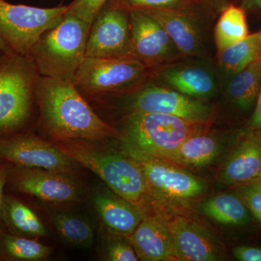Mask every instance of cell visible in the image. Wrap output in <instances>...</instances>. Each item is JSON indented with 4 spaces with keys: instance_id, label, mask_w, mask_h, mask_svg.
Returning <instances> with one entry per match:
<instances>
[{
    "instance_id": "obj_1",
    "label": "cell",
    "mask_w": 261,
    "mask_h": 261,
    "mask_svg": "<svg viewBox=\"0 0 261 261\" xmlns=\"http://www.w3.org/2000/svg\"><path fill=\"white\" fill-rule=\"evenodd\" d=\"M37 83L43 121L53 137L61 141H99L116 135L71 81L42 77Z\"/></svg>"
},
{
    "instance_id": "obj_2",
    "label": "cell",
    "mask_w": 261,
    "mask_h": 261,
    "mask_svg": "<svg viewBox=\"0 0 261 261\" xmlns=\"http://www.w3.org/2000/svg\"><path fill=\"white\" fill-rule=\"evenodd\" d=\"M91 25L70 13L44 33L34 44L29 58L42 77L73 82L86 57Z\"/></svg>"
},
{
    "instance_id": "obj_3",
    "label": "cell",
    "mask_w": 261,
    "mask_h": 261,
    "mask_svg": "<svg viewBox=\"0 0 261 261\" xmlns=\"http://www.w3.org/2000/svg\"><path fill=\"white\" fill-rule=\"evenodd\" d=\"M58 147L102 178L116 195L137 205L149 186L139 165L126 154L104 150L84 140L62 141Z\"/></svg>"
},
{
    "instance_id": "obj_4",
    "label": "cell",
    "mask_w": 261,
    "mask_h": 261,
    "mask_svg": "<svg viewBox=\"0 0 261 261\" xmlns=\"http://www.w3.org/2000/svg\"><path fill=\"white\" fill-rule=\"evenodd\" d=\"M200 125L162 113L132 112L127 118L124 142L167 159L187 138L200 132Z\"/></svg>"
},
{
    "instance_id": "obj_5",
    "label": "cell",
    "mask_w": 261,
    "mask_h": 261,
    "mask_svg": "<svg viewBox=\"0 0 261 261\" xmlns=\"http://www.w3.org/2000/svg\"><path fill=\"white\" fill-rule=\"evenodd\" d=\"M37 73L29 57L14 51L0 57V133L14 130L28 119Z\"/></svg>"
},
{
    "instance_id": "obj_6",
    "label": "cell",
    "mask_w": 261,
    "mask_h": 261,
    "mask_svg": "<svg viewBox=\"0 0 261 261\" xmlns=\"http://www.w3.org/2000/svg\"><path fill=\"white\" fill-rule=\"evenodd\" d=\"M68 10V5L41 8L0 0V37L12 51L29 57L39 38L61 23Z\"/></svg>"
},
{
    "instance_id": "obj_7",
    "label": "cell",
    "mask_w": 261,
    "mask_h": 261,
    "mask_svg": "<svg viewBox=\"0 0 261 261\" xmlns=\"http://www.w3.org/2000/svg\"><path fill=\"white\" fill-rule=\"evenodd\" d=\"M147 66L136 58L85 57L73 82L77 89L92 94L122 90L140 83Z\"/></svg>"
},
{
    "instance_id": "obj_8",
    "label": "cell",
    "mask_w": 261,
    "mask_h": 261,
    "mask_svg": "<svg viewBox=\"0 0 261 261\" xmlns=\"http://www.w3.org/2000/svg\"><path fill=\"white\" fill-rule=\"evenodd\" d=\"M86 57L99 58H135L132 51L129 11L108 3L91 25Z\"/></svg>"
},
{
    "instance_id": "obj_9",
    "label": "cell",
    "mask_w": 261,
    "mask_h": 261,
    "mask_svg": "<svg viewBox=\"0 0 261 261\" xmlns=\"http://www.w3.org/2000/svg\"><path fill=\"white\" fill-rule=\"evenodd\" d=\"M123 153L142 169L149 187L174 199H188L203 191L202 182L186 171L123 142Z\"/></svg>"
},
{
    "instance_id": "obj_10",
    "label": "cell",
    "mask_w": 261,
    "mask_h": 261,
    "mask_svg": "<svg viewBox=\"0 0 261 261\" xmlns=\"http://www.w3.org/2000/svg\"><path fill=\"white\" fill-rule=\"evenodd\" d=\"M130 108L132 112L162 113L198 124L208 121L212 115L211 106L202 99L154 85L137 92L132 98Z\"/></svg>"
},
{
    "instance_id": "obj_11",
    "label": "cell",
    "mask_w": 261,
    "mask_h": 261,
    "mask_svg": "<svg viewBox=\"0 0 261 261\" xmlns=\"http://www.w3.org/2000/svg\"><path fill=\"white\" fill-rule=\"evenodd\" d=\"M0 159L20 167L67 174L74 171L77 163L58 146L27 135L0 140Z\"/></svg>"
},
{
    "instance_id": "obj_12",
    "label": "cell",
    "mask_w": 261,
    "mask_h": 261,
    "mask_svg": "<svg viewBox=\"0 0 261 261\" xmlns=\"http://www.w3.org/2000/svg\"><path fill=\"white\" fill-rule=\"evenodd\" d=\"M128 11L135 58L150 66L168 63L180 54L167 33L152 17L143 10Z\"/></svg>"
},
{
    "instance_id": "obj_13",
    "label": "cell",
    "mask_w": 261,
    "mask_h": 261,
    "mask_svg": "<svg viewBox=\"0 0 261 261\" xmlns=\"http://www.w3.org/2000/svg\"><path fill=\"white\" fill-rule=\"evenodd\" d=\"M15 190L53 203H70L80 197L78 185L67 173L20 167L9 173Z\"/></svg>"
},
{
    "instance_id": "obj_14",
    "label": "cell",
    "mask_w": 261,
    "mask_h": 261,
    "mask_svg": "<svg viewBox=\"0 0 261 261\" xmlns=\"http://www.w3.org/2000/svg\"><path fill=\"white\" fill-rule=\"evenodd\" d=\"M159 79L173 90L197 99H208L217 91L214 69L199 62L167 65L160 70Z\"/></svg>"
},
{
    "instance_id": "obj_15",
    "label": "cell",
    "mask_w": 261,
    "mask_h": 261,
    "mask_svg": "<svg viewBox=\"0 0 261 261\" xmlns=\"http://www.w3.org/2000/svg\"><path fill=\"white\" fill-rule=\"evenodd\" d=\"M178 260H217L220 247L210 233L193 221L175 218L168 224Z\"/></svg>"
},
{
    "instance_id": "obj_16",
    "label": "cell",
    "mask_w": 261,
    "mask_h": 261,
    "mask_svg": "<svg viewBox=\"0 0 261 261\" xmlns=\"http://www.w3.org/2000/svg\"><path fill=\"white\" fill-rule=\"evenodd\" d=\"M145 11L164 29L180 54L201 57L205 51V38L199 24L190 15L176 9H147Z\"/></svg>"
},
{
    "instance_id": "obj_17",
    "label": "cell",
    "mask_w": 261,
    "mask_h": 261,
    "mask_svg": "<svg viewBox=\"0 0 261 261\" xmlns=\"http://www.w3.org/2000/svg\"><path fill=\"white\" fill-rule=\"evenodd\" d=\"M132 241L139 258L162 261L176 258L172 236L168 225L159 220L142 219L132 234Z\"/></svg>"
},
{
    "instance_id": "obj_18",
    "label": "cell",
    "mask_w": 261,
    "mask_h": 261,
    "mask_svg": "<svg viewBox=\"0 0 261 261\" xmlns=\"http://www.w3.org/2000/svg\"><path fill=\"white\" fill-rule=\"evenodd\" d=\"M261 170V137L249 136L242 141L224 163L219 178L226 185L250 183Z\"/></svg>"
},
{
    "instance_id": "obj_19",
    "label": "cell",
    "mask_w": 261,
    "mask_h": 261,
    "mask_svg": "<svg viewBox=\"0 0 261 261\" xmlns=\"http://www.w3.org/2000/svg\"><path fill=\"white\" fill-rule=\"evenodd\" d=\"M94 204L105 224L122 234H132L143 219L138 209L121 197L98 192L94 195Z\"/></svg>"
},
{
    "instance_id": "obj_20",
    "label": "cell",
    "mask_w": 261,
    "mask_h": 261,
    "mask_svg": "<svg viewBox=\"0 0 261 261\" xmlns=\"http://www.w3.org/2000/svg\"><path fill=\"white\" fill-rule=\"evenodd\" d=\"M219 149L216 137L197 132L187 138L167 159L178 164L200 167L212 162Z\"/></svg>"
},
{
    "instance_id": "obj_21",
    "label": "cell",
    "mask_w": 261,
    "mask_h": 261,
    "mask_svg": "<svg viewBox=\"0 0 261 261\" xmlns=\"http://www.w3.org/2000/svg\"><path fill=\"white\" fill-rule=\"evenodd\" d=\"M261 89V58L238 73L231 75L227 85V94L231 102L246 111L252 107Z\"/></svg>"
},
{
    "instance_id": "obj_22",
    "label": "cell",
    "mask_w": 261,
    "mask_h": 261,
    "mask_svg": "<svg viewBox=\"0 0 261 261\" xmlns=\"http://www.w3.org/2000/svg\"><path fill=\"white\" fill-rule=\"evenodd\" d=\"M261 58V32L248 35L240 42L219 51L221 68L233 75Z\"/></svg>"
},
{
    "instance_id": "obj_23",
    "label": "cell",
    "mask_w": 261,
    "mask_h": 261,
    "mask_svg": "<svg viewBox=\"0 0 261 261\" xmlns=\"http://www.w3.org/2000/svg\"><path fill=\"white\" fill-rule=\"evenodd\" d=\"M202 213L219 224L240 226L248 221V209L243 200L231 194H222L208 199L201 205Z\"/></svg>"
},
{
    "instance_id": "obj_24",
    "label": "cell",
    "mask_w": 261,
    "mask_h": 261,
    "mask_svg": "<svg viewBox=\"0 0 261 261\" xmlns=\"http://www.w3.org/2000/svg\"><path fill=\"white\" fill-rule=\"evenodd\" d=\"M248 35L245 11L243 8L229 5L223 12L215 28V40L218 50H222Z\"/></svg>"
},
{
    "instance_id": "obj_25",
    "label": "cell",
    "mask_w": 261,
    "mask_h": 261,
    "mask_svg": "<svg viewBox=\"0 0 261 261\" xmlns=\"http://www.w3.org/2000/svg\"><path fill=\"white\" fill-rule=\"evenodd\" d=\"M3 214L8 224L18 232L34 237L47 234V230L34 211L13 197L3 200Z\"/></svg>"
},
{
    "instance_id": "obj_26",
    "label": "cell",
    "mask_w": 261,
    "mask_h": 261,
    "mask_svg": "<svg viewBox=\"0 0 261 261\" xmlns=\"http://www.w3.org/2000/svg\"><path fill=\"white\" fill-rule=\"evenodd\" d=\"M53 224L62 238L72 245L88 248L93 244L92 226L80 218L71 215L57 214L53 218Z\"/></svg>"
},
{
    "instance_id": "obj_27",
    "label": "cell",
    "mask_w": 261,
    "mask_h": 261,
    "mask_svg": "<svg viewBox=\"0 0 261 261\" xmlns=\"http://www.w3.org/2000/svg\"><path fill=\"white\" fill-rule=\"evenodd\" d=\"M1 246L7 256L15 260H42L50 255L51 252L47 245L35 240L8 234L2 238Z\"/></svg>"
},
{
    "instance_id": "obj_28",
    "label": "cell",
    "mask_w": 261,
    "mask_h": 261,
    "mask_svg": "<svg viewBox=\"0 0 261 261\" xmlns=\"http://www.w3.org/2000/svg\"><path fill=\"white\" fill-rule=\"evenodd\" d=\"M108 0H74L68 5V13L92 25L98 13Z\"/></svg>"
},
{
    "instance_id": "obj_29",
    "label": "cell",
    "mask_w": 261,
    "mask_h": 261,
    "mask_svg": "<svg viewBox=\"0 0 261 261\" xmlns=\"http://www.w3.org/2000/svg\"><path fill=\"white\" fill-rule=\"evenodd\" d=\"M239 194L247 209L261 222V185L249 183L240 186Z\"/></svg>"
},
{
    "instance_id": "obj_30",
    "label": "cell",
    "mask_w": 261,
    "mask_h": 261,
    "mask_svg": "<svg viewBox=\"0 0 261 261\" xmlns=\"http://www.w3.org/2000/svg\"><path fill=\"white\" fill-rule=\"evenodd\" d=\"M186 0H119L118 5L127 10L176 9Z\"/></svg>"
},
{
    "instance_id": "obj_31",
    "label": "cell",
    "mask_w": 261,
    "mask_h": 261,
    "mask_svg": "<svg viewBox=\"0 0 261 261\" xmlns=\"http://www.w3.org/2000/svg\"><path fill=\"white\" fill-rule=\"evenodd\" d=\"M108 260L112 261H137L138 256L135 250L123 242H113L107 249Z\"/></svg>"
},
{
    "instance_id": "obj_32",
    "label": "cell",
    "mask_w": 261,
    "mask_h": 261,
    "mask_svg": "<svg viewBox=\"0 0 261 261\" xmlns=\"http://www.w3.org/2000/svg\"><path fill=\"white\" fill-rule=\"evenodd\" d=\"M234 257L241 261H261V248L238 246L233 250Z\"/></svg>"
},
{
    "instance_id": "obj_33",
    "label": "cell",
    "mask_w": 261,
    "mask_h": 261,
    "mask_svg": "<svg viewBox=\"0 0 261 261\" xmlns=\"http://www.w3.org/2000/svg\"><path fill=\"white\" fill-rule=\"evenodd\" d=\"M10 170L4 164L0 163V217L3 214V190L8 176H9Z\"/></svg>"
},
{
    "instance_id": "obj_34",
    "label": "cell",
    "mask_w": 261,
    "mask_h": 261,
    "mask_svg": "<svg viewBox=\"0 0 261 261\" xmlns=\"http://www.w3.org/2000/svg\"><path fill=\"white\" fill-rule=\"evenodd\" d=\"M250 126L257 130H261V89L257 99L256 108L250 120Z\"/></svg>"
},
{
    "instance_id": "obj_35",
    "label": "cell",
    "mask_w": 261,
    "mask_h": 261,
    "mask_svg": "<svg viewBox=\"0 0 261 261\" xmlns=\"http://www.w3.org/2000/svg\"><path fill=\"white\" fill-rule=\"evenodd\" d=\"M245 8L247 10L261 9V0H245Z\"/></svg>"
},
{
    "instance_id": "obj_36",
    "label": "cell",
    "mask_w": 261,
    "mask_h": 261,
    "mask_svg": "<svg viewBox=\"0 0 261 261\" xmlns=\"http://www.w3.org/2000/svg\"><path fill=\"white\" fill-rule=\"evenodd\" d=\"M0 51H1L2 53H5V54L13 51L12 49H10L9 46L8 45V44L3 40V38L1 37H0Z\"/></svg>"
},
{
    "instance_id": "obj_37",
    "label": "cell",
    "mask_w": 261,
    "mask_h": 261,
    "mask_svg": "<svg viewBox=\"0 0 261 261\" xmlns=\"http://www.w3.org/2000/svg\"><path fill=\"white\" fill-rule=\"evenodd\" d=\"M250 183H257L260 184V185H261V170L260 173H259V174L257 175V177L255 178L253 181L250 182Z\"/></svg>"
}]
</instances>
